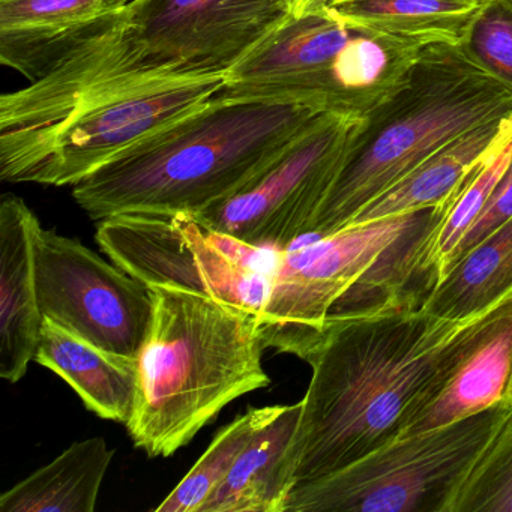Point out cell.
I'll use <instances>...</instances> for the list:
<instances>
[{
    "mask_svg": "<svg viewBox=\"0 0 512 512\" xmlns=\"http://www.w3.org/2000/svg\"><path fill=\"white\" fill-rule=\"evenodd\" d=\"M473 319L443 320L400 301L328 317L307 359L313 376L293 442V487L397 440Z\"/></svg>",
    "mask_w": 512,
    "mask_h": 512,
    "instance_id": "cell-2",
    "label": "cell"
},
{
    "mask_svg": "<svg viewBox=\"0 0 512 512\" xmlns=\"http://www.w3.org/2000/svg\"><path fill=\"white\" fill-rule=\"evenodd\" d=\"M424 211L349 224L301 247L277 251L260 314L265 349L307 361L325 334L331 308Z\"/></svg>",
    "mask_w": 512,
    "mask_h": 512,
    "instance_id": "cell-10",
    "label": "cell"
},
{
    "mask_svg": "<svg viewBox=\"0 0 512 512\" xmlns=\"http://www.w3.org/2000/svg\"><path fill=\"white\" fill-rule=\"evenodd\" d=\"M509 122H511V127H512V116H511V118H509Z\"/></svg>",
    "mask_w": 512,
    "mask_h": 512,
    "instance_id": "cell-28",
    "label": "cell"
},
{
    "mask_svg": "<svg viewBox=\"0 0 512 512\" xmlns=\"http://www.w3.org/2000/svg\"><path fill=\"white\" fill-rule=\"evenodd\" d=\"M512 218V160L509 163L508 169L503 173L500 181L494 187L490 199L485 203L484 209L479 214L478 220L473 224L470 232L467 233L464 241L458 247L455 260L463 256L464 253L475 247L479 241L487 238L494 230L499 229L500 226ZM454 265V263H452ZM451 265V266H452Z\"/></svg>",
    "mask_w": 512,
    "mask_h": 512,
    "instance_id": "cell-25",
    "label": "cell"
},
{
    "mask_svg": "<svg viewBox=\"0 0 512 512\" xmlns=\"http://www.w3.org/2000/svg\"><path fill=\"white\" fill-rule=\"evenodd\" d=\"M35 269L44 319L100 349L139 358L154 314L151 287L77 239L43 227Z\"/></svg>",
    "mask_w": 512,
    "mask_h": 512,
    "instance_id": "cell-11",
    "label": "cell"
},
{
    "mask_svg": "<svg viewBox=\"0 0 512 512\" xmlns=\"http://www.w3.org/2000/svg\"><path fill=\"white\" fill-rule=\"evenodd\" d=\"M512 295V218L479 241L440 278L421 307L443 320L472 319Z\"/></svg>",
    "mask_w": 512,
    "mask_h": 512,
    "instance_id": "cell-21",
    "label": "cell"
},
{
    "mask_svg": "<svg viewBox=\"0 0 512 512\" xmlns=\"http://www.w3.org/2000/svg\"><path fill=\"white\" fill-rule=\"evenodd\" d=\"M469 47L485 67L512 85V0H491L473 26Z\"/></svg>",
    "mask_w": 512,
    "mask_h": 512,
    "instance_id": "cell-24",
    "label": "cell"
},
{
    "mask_svg": "<svg viewBox=\"0 0 512 512\" xmlns=\"http://www.w3.org/2000/svg\"><path fill=\"white\" fill-rule=\"evenodd\" d=\"M302 401L278 406L251 437L202 512H284L293 488L292 448Z\"/></svg>",
    "mask_w": 512,
    "mask_h": 512,
    "instance_id": "cell-16",
    "label": "cell"
},
{
    "mask_svg": "<svg viewBox=\"0 0 512 512\" xmlns=\"http://www.w3.org/2000/svg\"><path fill=\"white\" fill-rule=\"evenodd\" d=\"M41 224L25 200L0 203V377L19 383L35 361L44 316L38 302L35 238Z\"/></svg>",
    "mask_w": 512,
    "mask_h": 512,
    "instance_id": "cell-14",
    "label": "cell"
},
{
    "mask_svg": "<svg viewBox=\"0 0 512 512\" xmlns=\"http://www.w3.org/2000/svg\"><path fill=\"white\" fill-rule=\"evenodd\" d=\"M151 293L154 314L127 428L136 448L166 458L224 407L271 385V377L262 362L260 314L173 287Z\"/></svg>",
    "mask_w": 512,
    "mask_h": 512,
    "instance_id": "cell-4",
    "label": "cell"
},
{
    "mask_svg": "<svg viewBox=\"0 0 512 512\" xmlns=\"http://www.w3.org/2000/svg\"><path fill=\"white\" fill-rule=\"evenodd\" d=\"M119 8L121 0H0V62L34 82L86 25Z\"/></svg>",
    "mask_w": 512,
    "mask_h": 512,
    "instance_id": "cell-17",
    "label": "cell"
},
{
    "mask_svg": "<svg viewBox=\"0 0 512 512\" xmlns=\"http://www.w3.org/2000/svg\"><path fill=\"white\" fill-rule=\"evenodd\" d=\"M512 406V295L467 326L398 439Z\"/></svg>",
    "mask_w": 512,
    "mask_h": 512,
    "instance_id": "cell-13",
    "label": "cell"
},
{
    "mask_svg": "<svg viewBox=\"0 0 512 512\" xmlns=\"http://www.w3.org/2000/svg\"><path fill=\"white\" fill-rule=\"evenodd\" d=\"M314 0H286L289 17H301L310 10Z\"/></svg>",
    "mask_w": 512,
    "mask_h": 512,
    "instance_id": "cell-26",
    "label": "cell"
},
{
    "mask_svg": "<svg viewBox=\"0 0 512 512\" xmlns=\"http://www.w3.org/2000/svg\"><path fill=\"white\" fill-rule=\"evenodd\" d=\"M491 0H314L320 11L340 22L398 41L469 44L473 26Z\"/></svg>",
    "mask_w": 512,
    "mask_h": 512,
    "instance_id": "cell-18",
    "label": "cell"
},
{
    "mask_svg": "<svg viewBox=\"0 0 512 512\" xmlns=\"http://www.w3.org/2000/svg\"><path fill=\"white\" fill-rule=\"evenodd\" d=\"M421 50L310 11L287 17L229 70L221 95L286 98L368 118L406 85Z\"/></svg>",
    "mask_w": 512,
    "mask_h": 512,
    "instance_id": "cell-6",
    "label": "cell"
},
{
    "mask_svg": "<svg viewBox=\"0 0 512 512\" xmlns=\"http://www.w3.org/2000/svg\"><path fill=\"white\" fill-rule=\"evenodd\" d=\"M226 80L227 74L173 80L85 110L44 146L20 184L74 187L131 146L214 100Z\"/></svg>",
    "mask_w": 512,
    "mask_h": 512,
    "instance_id": "cell-12",
    "label": "cell"
},
{
    "mask_svg": "<svg viewBox=\"0 0 512 512\" xmlns=\"http://www.w3.org/2000/svg\"><path fill=\"white\" fill-rule=\"evenodd\" d=\"M34 362L64 379L95 415L127 427L136 407L139 358L100 349L44 319Z\"/></svg>",
    "mask_w": 512,
    "mask_h": 512,
    "instance_id": "cell-15",
    "label": "cell"
},
{
    "mask_svg": "<svg viewBox=\"0 0 512 512\" xmlns=\"http://www.w3.org/2000/svg\"><path fill=\"white\" fill-rule=\"evenodd\" d=\"M511 116V83L485 67L469 44L422 47L406 85L368 116L307 238L344 229L431 155Z\"/></svg>",
    "mask_w": 512,
    "mask_h": 512,
    "instance_id": "cell-5",
    "label": "cell"
},
{
    "mask_svg": "<svg viewBox=\"0 0 512 512\" xmlns=\"http://www.w3.org/2000/svg\"><path fill=\"white\" fill-rule=\"evenodd\" d=\"M137 0H121L122 7H127V5L134 4Z\"/></svg>",
    "mask_w": 512,
    "mask_h": 512,
    "instance_id": "cell-27",
    "label": "cell"
},
{
    "mask_svg": "<svg viewBox=\"0 0 512 512\" xmlns=\"http://www.w3.org/2000/svg\"><path fill=\"white\" fill-rule=\"evenodd\" d=\"M511 410L494 407L386 443L338 472L295 485L284 512H451Z\"/></svg>",
    "mask_w": 512,
    "mask_h": 512,
    "instance_id": "cell-7",
    "label": "cell"
},
{
    "mask_svg": "<svg viewBox=\"0 0 512 512\" xmlns=\"http://www.w3.org/2000/svg\"><path fill=\"white\" fill-rule=\"evenodd\" d=\"M451 512H512V410L458 491Z\"/></svg>",
    "mask_w": 512,
    "mask_h": 512,
    "instance_id": "cell-23",
    "label": "cell"
},
{
    "mask_svg": "<svg viewBox=\"0 0 512 512\" xmlns=\"http://www.w3.org/2000/svg\"><path fill=\"white\" fill-rule=\"evenodd\" d=\"M509 137H512L509 119L482 125L458 137L365 206L350 224L436 208L448 199L449 194L488 154Z\"/></svg>",
    "mask_w": 512,
    "mask_h": 512,
    "instance_id": "cell-19",
    "label": "cell"
},
{
    "mask_svg": "<svg viewBox=\"0 0 512 512\" xmlns=\"http://www.w3.org/2000/svg\"><path fill=\"white\" fill-rule=\"evenodd\" d=\"M278 406L250 407L218 431L205 454L154 508L155 512H202L209 497L223 484L257 430L277 413Z\"/></svg>",
    "mask_w": 512,
    "mask_h": 512,
    "instance_id": "cell-22",
    "label": "cell"
},
{
    "mask_svg": "<svg viewBox=\"0 0 512 512\" xmlns=\"http://www.w3.org/2000/svg\"><path fill=\"white\" fill-rule=\"evenodd\" d=\"M95 241L119 268L149 287H173L262 314L274 265L263 250L203 229L190 214H119Z\"/></svg>",
    "mask_w": 512,
    "mask_h": 512,
    "instance_id": "cell-9",
    "label": "cell"
},
{
    "mask_svg": "<svg viewBox=\"0 0 512 512\" xmlns=\"http://www.w3.org/2000/svg\"><path fill=\"white\" fill-rule=\"evenodd\" d=\"M115 451L104 437L79 440L0 496L2 512H94Z\"/></svg>",
    "mask_w": 512,
    "mask_h": 512,
    "instance_id": "cell-20",
    "label": "cell"
},
{
    "mask_svg": "<svg viewBox=\"0 0 512 512\" xmlns=\"http://www.w3.org/2000/svg\"><path fill=\"white\" fill-rule=\"evenodd\" d=\"M287 17L286 0H137L101 16L34 82L0 97V178L20 184L52 137L97 104L229 73Z\"/></svg>",
    "mask_w": 512,
    "mask_h": 512,
    "instance_id": "cell-1",
    "label": "cell"
},
{
    "mask_svg": "<svg viewBox=\"0 0 512 512\" xmlns=\"http://www.w3.org/2000/svg\"><path fill=\"white\" fill-rule=\"evenodd\" d=\"M364 116L323 112L232 196L194 214L218 235L263 251H284L308 229L343 172Z\"/></svg>",
    "mask_w": 512,
    "mask_h": 512,
    "instance_id": "cell-8",
    "label": "cell"
},
{
    "mask_svg": "<svg viewBox=\"0 0 512 512\" xmlns=\"http://www.w3.org/2000/svg\"><path fill=\"white\" fill-rule=\"evenodd\" d=\"M320 113L286 98L220 94L82 179L73 199L95 221L197 214L241 190Z\"/></svg>",
    "mask_w": 512,
    "mask_h": 512,
    "instance_id": "cell-3",
    "label": "cell"
}]
</instances>
